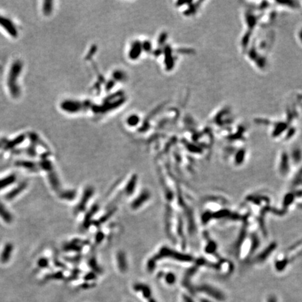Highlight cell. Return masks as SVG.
I'll use <instances>...</instances> for the list:
<instances>
[{"label": "cell", "mask_w": 302, "mask_h": 302, "mask_svg": "<svg viewBox=\"0 0 302 302\" xmlns=\"http://www.w3.org/2000/svg\"><path fill=\"white\" fill-rule=\"evenodd\" d=\"M13 249V246L11 243H8L5 245L3 251H2V253L1 255V262L2 263L5 264L9 260L11 255L12 254Z\"/></svg>", "instance_id": "cell-4"}, {"label": "cell", "mask_w": 302, "mask_h": 302, "mask_svg": "<svg viewBox=\"0 0 302 302\" xmlns=\"http://www.w3.org/2000/svg\"><path fill=\"white\" fill-rule=\"evenodd\" d=\"M297 39L298 42L302 44V27L297 31Z\"/></svg>", "instance_id": "cell-12"}, {"label": "cell", "mask_w": 302, "mask_h": 302, "mask_svg": "<svg viewBox=\"0 0 302 302\" xmlns=\"http://www.w3.org/2000/svg\"><path fill=\"white\" fill-rule=\"evenodd\" d=\"M16 180V176L14 175H11L5 178H3L2 180H0V190L6 187H8L11 184L14 183Z\"/></svg>", "instance_id": "cell-7"}, {"label": "cell", "mask_w": 302, "mask_h": 302, "mask_svg": "<svg viewBox=\"0 0 302 302\" xmlns=\"http://www.w3.org/2000/svg\"><path fill=\"white\" fill-rule=\"evenodd\" d=\"M26 187H27V183L25 182L22 183L18 187H16V188L13 189V190L9 192L5 197H6V199L8 200L13 199V198H15L16 196H18L19 194L21 193L26 188Z\"/></svg>", "instance_id": "cell-5"}, {"label": "cell", "mask_w": 302, "mask_h": 302, "mask_svg": "<svg viewBox=\"0 0 302 302\" xmlns=\"http://www.w3.org/2000/svg\"><path fill=\"white\" fill-rule=\"evenodd\" d=\"M52 10V4L51 2H45L43 3V13L46 15L50 14Z\"/></svg>", "instance_id": "cell-9"}, {"label": "cell", "mask_w": 302, "mask_h": 302, "mask_svg": "<svg viewBox=\"0 0 302 302\" xmlns=\"http://www.w3.org/2000/svg\"><path fill=\"white\" fill-rule=\"evenodd\" d=\"M0 216L2 217V218L5 222H8V223H10L13 220L12 215L5 208V207L2 204H0Z\"/></svg>", "instance_id": "cell-6"}, {"label": "cell", "mask_w": 302, "mask_h": 302, "mask_svg": "<svg viewBox=\"0 0 302 302\" xmlns=\"http://www.w3.org/2000/svg\"><path fill=\"white\" fill-rule=\"evenodd\" d=\"M27 153L30 156H35L36 155V150L34 147V144L31 145V146L29 147L27 150Z\"/></svg>", "instance_id": "cell-10"}, {"label": "cell", "mask_w": 302, "mask_h": 302, "mask_svg": "<svg viewBox=\"0 0 302 302\" xmlns=\"http://www.w3.org/2000/svg\"><path fill=\"white\" fill-rule=\"evenodd\" d=\"M26 136L24 134H20V135L18 136L17 137H16L15 139H13V140H11V141H2L1 142L2 143V145H3V148L4 150H11L13 149L15 147L17 146L19 144H20L23 143L24 140H25Z\"/></svg>", "instance_id": "cell-3"}, {"label": "cell", "mask_w": 302, "mask_h": 302, "mask_svg": "<svg viewBox=\"0 0 302 302\" xmlns=\"http://www.w3.org/2000/svg\"><path fill=\"white\" fill-rule=\"evenodd\" d=\"M0 27H2L11 37L17 38L18 37L17 27L10 18L0 15Z\"/></svg>", "instance_id": "cell-2"}, {"label": "cell", "mask_w": 302, "mask_h": 302, "mask_svg": "<svg viewBox=\"0 0 302 302\" xmlns=\"http://www.w3.org/2000/svg\"><path fill=\"white\" fill-rule=\"evenodd\" d=\"M38 264H39V266L41 267H44L48 265V262L46 259H41L39 260V262H38Z\"/></svg>", "instance_id": "cell-11"}, {"label": "cell", "mask_w": 302, "mask_h": 302, "mask_svg": "<svg viewBox=\"0 0 302 302\" xmlns=\"http://www.w3.org/2000/svg\"><path fill=\"white\" fill-rule=\"evenodd\" d=\"M23 63L20 60H16L11 65L7 78V86L11 96L17 99L20 96V87L18 84V78L23 70Z\"/></svg>", "instance_id": "cell-1"}, {"label": "cell", "mask_w": 302, "mask_h": 302, "mask_svg": "<svg viewBox=\"0 0 302 302\" xmlns=\"http://www.w3.org/2000/svg\"><path fill=\"white\" fill-rule=\"evenodd\" d=\"M16 165L18 167H23L24 168L29 170H34L36 167L35 164L30 161H18L16 162Z\"/></svg>", "instance_id": "cell-8"}]
</instances>
